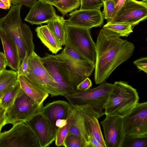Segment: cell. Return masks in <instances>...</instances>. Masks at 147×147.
Returning <instances> with one entry per match:
<instances>
[{
    "mask_svg": "<svg viewBox=\"0 0 147 147\" xmlns=\"http://www.w3.org/2000/svg\"><path fill=\"white\" fill-rule=\"evenodd\" d=\"M147 17V3L143 0H126L115 15L108 22L126 24L132 26Z\"/></svg>",
    "mask_w": 147,
    "mask_h": 147,
    "instance_id": "obj_11",
    "label": "cell"
},
{
    "mask_svg": "<svg viewBox=\"0 0 147 147\" xmlns=\"http://www.w3.org/2000/svg\"><path fill=\"white\" fill-rule=\"evenodd\" d=\"M20 87L30 97L39 105L43 104L49 94L32 83L26 76H18Z\"/></svg>",
    "mask_w": 147,
    "mask_h": 147,
    "instance_id": "obj_21",
    "label": "cell"
},
{
    "mask_svg": "<svg viewBox=\"0 0 147 147\" xmlns=\"http://www.w3.org/2000/svg\"><path fill=\"white\" fill-rule=\"evenodd\" d=\"M126 0H118L115 7L112 16L110 19L107 22H108L115 15L120 8L121 7Z\"/></svg>",
    "mask_w": 147,
    "mask_h": 147,
    "instance_id": "obj_40",
    "label": "cell"
},
{
    "mask_svg": "<svg viewBox=\"0 0 147 147\" xmlns=\"http://www.w3.org/2000/svg\"><path fill=\"white\" fill-rule=\"evenodd\" d=\"M13 125L9 130L0 132V147H40L34 134L24 122Z\"/></svg>",
    "mask_w": 147,
    "mask_h": 147,
    "instance_id": "obj_9",
    "label": "cell"
},
{
    "mask_svg": "<svg viewBox=\"0 0 147 147\" xmlns=\"http://www.w3.org/2000/svg\"><path fill=\"white\" fill-rule=\"evenodd\" d=\"M65 147H88L86 142L80 136L68 134L64 141Z\"/></svg>",
    "mask_w": 147,
    "mask_h": 147,
    "instance_id": "obj_29",
    "label": "cell"
},
{
    "mask_svg": "<svg viewBox=\"0 0 147 147\" xmlns=\"http://www.w3.org/2000/svg\"><path fill=\"white\" fill-rule=\"evenodd\" d=\"M0 8L5 9H8L7 6L1 0H0Z\"/></svg>",
    "mask_w": 147,
    "mask_h": 147,
    "instance_id": "obj_44",
    "label": "cell"
},
{
    "mask_svg": "<svg viewBox=\"0 0 147 147\" xmlns=\"http://www.w3.org/2000/svg\"><path fill=\"white\" fill-rule=\"evenodd\" d=\"M113 0L115 2V3L116 4H117V2L118 1V0Z\"/></svg>",
    "mask_w": 147,
    "mask_h": 147,
    "instance_id": "obj_45",
    "label": "cell"
},
{
    "mask_svg": "<svg viewBox=\"0 0 147 147\" xmlns=\"http://www.w3.org/2000/svg\"><path fill=\"white\" fill-rule=\"evenodd\" d=\"M122 147H147V136L125 135Z\"/></svg>",
    "mask_w": 147,
    "mask_h": 147,
    "instance_id": "obj_27",
    "label": "cell"
},
{
    "mask_svg": "<svg viewBox=\"0 0 147 147\" xmlns=\"http://www.w3.org/2000/svg\"><path fill=\"white\" fill-rule=\"evenodd\" d=\"M92 85L91 81L87 77L78 85L76 89L78 91H85L90 89Z\"/></svg>",
    "mask_w": 147,
    "mask_h": 147,
    "instance_id": "obj_35",
    "label": "cell"
},
{
    "mask_svg": "<svg viewBox=\"0 0 147 147\" xmlns=\"http://www.w3.org/2000/svg\"><path fill=\"white\" fill-rule=\"evenodd\" d=\"M80 9H100L103 6L102 0H80Z\"/></svg>",
    "mask_w": 147,
    "mask_h": 147,
    "instance_id": "obj_31",
    "label": "cell"
},
{
    "mask_svg": "<svg viewBox=\"0 0 147 147\" xmlns=\"http://www.w3.org/2000/svg\"><path fill=\"white\" fill-rule=\"evenodd\" d=\"M24 19L32 25H41L58 18L53 5L38 0L31 7Z\"/></svg>",
    "mask_w": 147,
    "mask_h": 147,
    "instance_id": "obj_16",
    "label": "cell"
},
{
    "mask_svg": "<svg viewBox=\"0 0 147 147\" xmlns=\"http://www.w3.org/2000/svg\"><path fill=\"white\" fill-rule=\"evenodd\" d=\"M71 111L67 119V122L66 125L62 128L57 127V129L55 141L56 145L57 146H64L65 140L69 131V119Z\"/></svg>",
    "mask_w": 147,
    "mask_h": 147,
    "instance_id": "obj_30",
    "label": "cell"
},
{
    "mask_svg": "<svg viewBox=\"0 0 147 147\" xmlns=\"http://www.w3.org/2000/svg\"><path fill=\"white\" fill-rule=\"evenodd\" d=\"M24 123L34 134L40 147H49L55 140L57 127L52 125L41 111L35 114Z\"/></svg>",
    "mask_w": 147,
    "mask_h": 147,
    "instance_id": "obj_13",
    "label": "cell"
},
{
    "mask_svg": "<svg viewBox=\"0 0 147 147\" xmlns=\"http://www.w3.org/2000/svg\"><path fill=\"white\" fill-rule=\"evenodd\" d=\"M103 28L119 33L121 36L127 37L133 32L132 26L126 24L107 22Z\"/></svg>",
    "mask_w": 147,
    "mask_h": 147,
    "instance_id": "obj_26",
    "label": "cell"
},
{
    "mask_svg": "<svg viewBox=\"0 0 147 147\" xmlns=\"http://www.w3.org/2000/svg\"><path fill=\"white\" fill-rule=\"evenodd\" d=\"M72 107L69 102L57 100L47 104L42 107L41 112L52 125L55 126L57 120L67 119Z\"/></svg>",
    "mask_w": 147,
    "mask_h": 147,
    "instance_id": "obj_18",
    "label": "cell"
},
{
    "mask_svg": "<svg viewBox=\"0 0 147 147\" xmlns=\"http://www.w3.org/2000/svg\"><path fill=\"white\" fill-rule=\"evenodd\" d=\"M67 119H59L57 120L55 122V125L57 127L62 128L67 124Z\"/></svg>",
    "mask_w": 147,
    "mask_h": 147,
    "instance_id": "obj_41",
    "label": "cell"
},
{
    "mask_svg": "<svg viewBox=\"0 0 147 147\" xmlns=\"http://www.w3.org/2000/svg\"><path fill=\"white\" fill-rule=\"evenodd\" d=\"M88 138L90 147H103L102 144L92 135H89Z\"/></svg>",
    "mask_w": 147,
    "mask_h": 147,
    "instance_id": "obj_39",
    "label": "cell"
},
{
    "mask_svg": "<svg viewBox=\"0 0 147 147\" xmlns=\"http://www.w3.org/2000/svg\"><path fill=\"white\" fill-rule=\"evenodd\" d=\"M116 4L113 0H107L103 2L104 9L102 13L103 18L109 21L112 16Z\"/></svg>",
    "mask_w": 147,
    "mask_h": 147,
    "instance_id": "obj_32",
    "label": "cell"
},
{
    "mask_svg": "<svg viewBox=\"0 0 147 147\" xmlns=\"http://www.w3.org/2000/svg\"><path fill=\"white\" fill-rule=\"evenodd\" d=\"M22 5H12L7 14L0 19V31L9 36L18 49L21 61L26 52L34 51L33 35L30 27L23 23L20 13Z\"/></svg>",
    "mask_w": 147,
    "mask_h": 147,
    "instance_id": "obj_2",
    "label": "cell"
},
{
    "mask_svg": "<svg viewBox=\"0 0 147 147\" xmlns=\"http://www.w3.org/2000/svg\"><path fill=\"white\" fill-rule=\"evenodd\" d=\"M41 1L56 6L60 2V0H40Z\"/></svg>",
    "mask_w": 147,
    "mask_h": 147,
    "instance_id": "obj_42",
    "label": "cell"
},
{
    "mask_svg": "<svg viewBox=\"0 0 147 147\" xmlns=\"http://www.w3.org/2000/svg\"><path fill=\"white\" fill-rule=\"evenodd\" d=\"M18 80V75L16 71L6 70L0 74V99Z\"/></svg>",
    "mask_w": 147,
    "mask_h": 147,
    "instance_id": "obj_24",
    "label": "cell"
},
{
    "mask_svg": "<svg viewBox=\"0 0 147 147\" xmlns=\"http://www.w3.org/2000/svg\"><path fill=\"white\" fill-rule=\"evenodd\" d=\"M125 135L147 136V102H138L127 115L123 118Z\"/></svg>",
    "mask_w": 147,
    "mask_h": 147,
    "instance_id": "obj_12",
    "label": "cell"
},
{
    "mask_svg": "<svg viewBox=\"0 0 147 147\" xmlns=\"http://www.w3.org/2000/svg\"><path fill=\"white\" fill-rule=\"evenodd\" d=\"M6 109L0 106V132L2 127L6 125Z\"/></svg>",
    "mask_w": 147,
    "mask_h": 147,
    "instance_id": "obj_37",
    "label": "cell"
},
{
    "mask_svg": "<svg viewBox=\"0 0 147 147\" xmlns=\"http://www.w3.org/2000/svg\"><path fill=\"white\" fill-rule=\"evenodd\" d=\"M43 104L39 105L21 88L13 104L6 109V125L24 122L41 111Z\"/></svg>",
    "mask_w": 147,
    "mask_h": 147,
    "instance_id": "obj_7",
    "label": "cell"
},
{
    "mask_svg": "<svg viewBox=\"0 0 147 147\" xmlns=\"http://www.w3.org/2000/svg\"><path fill=\"white\" fill-rule=\"evenodd\" d=\"M7 66V62L4 54L2 52H0V74L6 70Z\"/></svg>",
    "mask_w": 147,
    "mask_h": 147,
    "instance_id": "obj_38",
    "label": "cell"
},
{
    "mask_svg": "<svg viewBox=\"0 0 147 147\" xmlns=\"http://www.w3.org/2000/svg\"><path fill=\"white\" fill-rule=\"evenodd\" d=\"M65 22L63 17L59 16L57 19L49 22L47 25L61 46L65 45Z\"/></svg>",
    "mask_w": 147,
    "mask_h": 147,
    "instance_id": "obj_23",
    "label": "cell"
},
{
    "mask_svg": "<svg viewBox=\"0 0 147 147\" xmlns=\"http://www.w3.org/2000/svg\"><path fill=\"white\" fill-rule=\"evenodd\" d=\"M60 2L55 7L63 16L79 8L80 5V0H60Z\"/></svg>",
    "mask_w": 147,
    "mask_h": 147,
    "instance_id": "obj_28",
    "label": "cell"
},
{
    "mask_svg": "<svg viewBox=\"0 0 147 147\" xmlns=\"http://www.w3.org/2000/svg\"><path fill=\"white\" fill-rule=\"evenodd\" d=\"M40 59L45 68L57 84L60 96H64L77 90L70 81L68 73L64 63L54 55L46 53Z\"/></svg>",
    "mask_w": 147,
    "mask_h": 147,
    "instance_id": "obj_10",
    "label": "cell"
},
{
    "mask_svg": "<svg viewBox=\"0 0 147 147\" xmlns=\"http://www.w3.org/2000/svg\"><path fill=\"white\" fill-rule=\"evenodd\" d=\"M113 86V84L104 82L95 88L83 91L77 90L63 96L72 106L88 105L102 111Z\"/></svg>",
    "mask_w": 147,
    "mask_h": 147,
    "instance_id": "obj_6",
    "label": "cell"
},
{
    "mask_svg": "<svg viewBox=\"0 0 147 147\" xmlns=\"http://www.w3.org/2000/svg\"><path fill=\"white\" fill-rule=\"evenodd\" d=\"M82 111L88 136L92 135L103 146L106 145L98 119L105 115L104 111H96L88 105H75Z\"/></svg>",
    "mask_w": 147,
    "mask_h": 147,
    "instance_id": "obj_17",
    "label": "cell"
},
{
    "mask_svg": "<svg viewBox=\"0 0 147 147\" xmlns=\"http://www.w3.org/2000/svg\"><path fill=\"white\" fill-rule=\"evenodd\" d=\"M121 35L102 28L96 44L94 80L96 84L105 82L118 66L132 55L134 44L121 38Z\"/></svg>",
    "mask_w": 147,
    "mask_h": 147,
    "instance_id": "obj_1",
    "label": "cell"
},
{
    "mask_svg": "<svg viewBox=\"0 0 147 147\" xmlns=\"http://www.w3.org/2000/svg\"><path fill=\"white\" fill-rule=\"evenodd\" d=\"M102 0L103 2L105 1H106V0Z\"/></svg>",
    "mask_w": 147,
    "mask_h": 147,
    "instance_id": "obj_47",
    "label": "cell"
},
{
    "mask_svg": "<svg viewBox=\"0 0 147 147\" xmlns=\"http://www.w3.org/2000/svg\"><path fill=\"white\" fill-rule=\"evenodd\" d=\"M38 0H10L11 3L14 5H20L27 7H31Z\"/></svg>",
    "mask_w": 147,
    "mask_h": 147,
    "instance_id": "obj_36",
    "label": "cell"
},
{
    "mask_svg": "<svg viewBox=\"0 0 147 147\" xmlns=\"http://www.w3.org/2000/svg\"><path fill=\"white\" fill-rule=\"evenodd\" d=\"M139 99L136 89L126 82L115 81L104 106L105 115L123 118L131 111Z\"/></svg>",
    "mask_w": 147,
    "mask_h": 147,
    "instance_id": "obj_3",
    "label": "cell"
},
{
    "mask_svg": "<svg viewBox=\"0 0 147 147\" xmlns=\"http://www.w3.org/2000/svg\"><path fill=\"white\" fill-rule=\"evenodd\" d=\"M40 58L34 51L28 56L29 74L26 77L51 96H60L57 84L45 68Z\"/></svg>",
    "mask_w": 147,
    "mask_h": 147,
    "instance_id": "obj_8",
    "label": "cell"
},
{
    "mask_svg": "<svg viewBox=\"0 0 147 147\" xmlns=\"http://www.w3.org/2000/svg\"><path fill=\"white\" fill-rule=\"evenodd\" d=\"M143 1L147 3V0H143Z\"/></svg>",
    "mask_w": 147,
    "mask_h": 147,
    "instance_id": "obj_46",
    "label": "cell"
},
{
    "mask_svg": "<svg viewBox=\"0 0 147 147\" xmlns=\"http://www.w3.org/2000/svg\"><path fill=\"white\" fill-rule=\"evenodd\" d=\"M106 147H122L124 138L123 118L106 115L100 122Z\"/></svg>",
    "mask_w": 147,
    "mask_h": 147,
    "instance_id": "obj_14",
    "label": "cell"
},
{
    "mask_svg": "<svg viewBox=\"0 0 147 147\" xmlns=\"http://www.w3.org/2000/svg\"><path fill=\"white\" fill-rule=\"evenodd\" d=\"M64 27L65 46L71 48L95 65L96 44L91 37L90 29L71 26L66 22Z\"/></svg>",
    "mask_w": 147,
    "mask_h": 147,
    "instance_id": "obj_4",
    "label": "cell"
},
{
    "mask_svg": "<svg viewBox=\"0 0 147 147\" xmlns=\"http://www.w3.org/2000/svg\"><path fill=\"white\" fill-rule=\"evenodd\" d=\"M133 63L138 68L147 73V58L142 57L136 59Z\"/></svg>",
    "mask_w": 147,
    "mask_h": 147,
    "instance_id": "obj_34",
    "label": "cell"
},
{
    "mask_svg": "<svg viewBox=\"0 0 147 147\" xmlns=\"http://www.w3.org/2000/svg\"><path fill=\"white\" fill-rule=\"evenodd\" d=\"M7 7L8 9H9L11 5L10 0H0Z\"/></svg>",
    "mask_w": 147,
    "mask_h": 147,
    "instance_id": "obj_43",
    "label": "cell"
},
{
    "mask_svg": "<svg viewBox=\"0 0 147 147\" xmlns=\"http://www.w3.org/2000/svg\"><path fill=\"white\" fill-rule=\"evenodd\" d=\"M20 86L18 80L7 90L0 99V106L7 109L13 103Z\"/></svg>",
    "mask_w": 147,
    "mask_h": 147,
    "instance_id": "obj_25",
    "label": "cell"
},
{
    "mask_svg": "<svg viewBox=\"0 0 147 147\" xmlns=\"http://www.w3.org/2000/svg\"><path fill=\"white\" fill-rule=\"evenodd\" d=\"M69 123L68 134H74L80 136L86 142L88 147H90L83 113L79 108L76 106H72Z\"/></svg>",
    "mask_w": 147,
    "mask_h": 147,
    "instance_id": "obj_20",
    "label": "cell"
},
{
    "mask_svg": "<svg viewBox=\"0 0 147 147\" xmlns=\"http://www.w3.org/2000/svg\"><path fill=\"white\" fill-rule=\"evenodd\" d=\"M0 38L3 47L7 66L17 71L22 62L19 50L15 42L9 36L0 31Z\"/></svg>",
    "mask_w": 147,
    "mask_h": 147,
    "instance_id": "obj_19",
    "label": "cell"
},
{
    "mask_svg": "<svg viewBox=\"0 0 147 147\" xmlns=\"http://www.w3.org/2000/svg\"><path fill=\"white\" fill-rule=\"evenodd\" d=\"M37 37L53 53L56 54L62 46L47 25L38 26L35 29Z\"/></svg>",
    "mask_w": 147,
    "mask_h": 147,
    "instance_id": "obj_22",
    "label": "cell"
},
{
    "mask_svg": "<svg viewBox=\"0 0 147 147\" xmlns=\"http://www.w3.org/2000/svg\"><path fill=\"white\" fill-rule=\"evenodd\" d=\"M68 20V24L86 28L100 26L103 19L100 9H91L76 10L70 13Z\"/></svg>",
    "mask_w": 147,
    "mask_h": 147,
    "instance_id": "obj_15",
    "label": "cell"
},
{
    "mask_svg": "<svg viewBox=\"0 0 147 147\" xmlns=\"http://www.w3.org/2000/svg\"><path fill=\"white\" fill-rule=\"evenodd\" d=\"M28 55L26 52L25 56L22 61L17 71L18 76H22L26 77L29 74Z\"/></svg>",
    "mask_w": 147,
    "mask_h": 147,
    "instance_id": "obj_33",
    "label": "cell"
},
{
    "mask_svg": "<svg viewBox=\"0 0 147 147\" xmlns=\"http://www.w3.org/2000/svg\"><path fill=\"white\" fill-rule=\"evenodd\" d=\"M54 56L64 63L68 73L69 80L76 89L78 84L90 76L95 68V65L66 46L60 53Z\"/></svg>",
    "mask_w": 147,
    "mask_h": 147,
    "instance_id": "obj_5",
    "label": "cell"
}]
</instances>
